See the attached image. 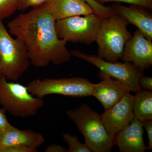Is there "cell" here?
Wrapping results in <instances>:
<instances>
[{
	"mask_svg": "<svg viewBox=\"0 0 152 152\" xmlns=\"http://www.w3.org/2000/svg\"><path fill=\"white\" fill-rule=\"evenodd\" d=\"M56 21L45 3L20 14L8 23L11 34L26 45L30 64L34 66L61 65L71 60L66 42L58 37Z\"/></svg>",
	"mask_w": 152,
	"mask_h": 152,
	"instance_id": "6da1fadb",
	"label": "cell"
},
{
	"mask_svg": "<svg viewBox=\"0 0 152 152\" xmlns=\"http://www.w3.org/2000/svg\"><path fill=\"white\" fill-rule=\"evenodd\" d=\"M67 115L75 124L85 140V144L93 152L111 151L114 139L107 132L101 115L88 104L68 110Z\"/></svg>",
	"mask_w": 152,
	"mask_h": 152,
	"instance_id": "7a4b0ae2",
	"label": "cell"
},
{
	"mask_svg": "<svg viewBox=\"0 0 152 152\" xmlns=\"http://www.w3.org/2000/svg\"><path fill=\"white\" fill-rule=\"evenodd\" d=\"M129 24L116 13L103 19L95 41L99 46V56L110 62L121 59L126 44L132 37L127 29Z\"/></svg>",
	"mask_w": 152,
	"mask_h": 152,
	"instance_id": "3957f363",
	"label": "cell"
},
{
	"mask_svg": "<svg viewBox=\"0 0 152 152\" xmlns=\"http://www.w3.org/2000/svg\"><path fill=\"white\" fill-rule=\"evenodd\" d=\"M0 19V75L16 81L28 69L30 61L26 46L19 38L12 37Z\"/></svg>",
	"mask_w": 152,
	"mask_h": 152,
	"instance_id": "277c9868",
	"label": "cell"
},
{
	"mask_svg": "<svg viewBox=\"0 0 152 152\" xmlns=\"http://www.w3.org/2000/svg\"><path fill=\"white\" fill-rule=\"evenodd\" d=\"M45 104L43 99L34 96L27 86L9 82L0 75V104L14 116L27 118L35 115Z\"/></svg>",
	"mask_w": 152,
	"mask_h": 152,
	"instance_id": "5b68a950",
	"label": "cell"
},
{
	"mask_svg": "<svg viewBox=\"0 0 152 152\" xmlns=\"http://www.w3.org/2000/svg\"><path fill=\"white\" fill-rule=\"evenodd\" d=\"M95 84L84 78L35 79L28 84L29 92L34 96L43 99L48 95L58 94L83 97L91 96Z\"/></svg>",
	"mask_w": 152,
	"mask_h": 152,
	"instance_id": "8992f818",
	"label": "cell"
},
{
	"mask_svg": "<svg viewBox=\"0 0 152 152\" xmlns=\"http://www.w3.org/2000/svg\"><path fill=\"white\" fill-rule=\"evenodd\" d=\"M103 19L92 13L56 20L58 37L67 43L91 45L96 41Z\"/></svg>",
	"mask_w": 152,
	"mask_h": 152,
	"instance_id": "52a82bcc",
	"label": "cell"
},
{
	"mask_svg": "<svg viewBox=\"0 0 152 152\" xmlns=\"http://www.w3.org/2000/svg\"><path fill=\"white\" fill-rule=\"evenodd\" d=\"M72 56L76 57L92 64L100 71L101 73L108 75L124 85L130 91L135 93L141 90L140 85V78L144 75V70L132 63L107 61L100 57L89 55L78 50L71 51Z\"/></svg>",
	"mask_w": 152,
	"mask_h": 152,
	"instance_id": "ba28073f",
	"label": "cell"
},
{
	"mask_svg": "<svg viewBox=\"0 0 152 152\" xmlns=\"http://www.w3.org/2000/svg\"><path fill=\"white\" fill-rule=\"evenodd\" d=\"M46 140L32 130H21L11 124L0 134V152H37Z\"/></svg>",
	"mask_w": 152,
	"mask_h": 152,
	"instance_id": "9c48e42d",
	"label": "cell"
},
{
	"mask_svg": "<svg viewBox=\"0 0 152 152\" xmlns=\"http://www.w3.org/2000/svg\"><path fill=\"white\" fill-rule=\"evenodd\" d=\"M134 96L127 93L118 102L105 110L101 115L108 134L114 139L115 135L129 124L134 118L133 104Z\"/></svg>",
	"mask_w": 152,
	"mask_h": 152,
	"instance_id": "30bf717a",
	"label": "cell"
},
{
	"mask_svg": "<svg viewBox=\"0 0 152 152\" xmlns=\"http://www.w3.org/2000/svg\"><path fill=\"white\" fill-rule=\"evenodd\" d=\"M121 59L144 70L152 65V42L137 29L125 45Z\"/></svg>",
	"mask_w": 152,
	"mask_h": 152,
	"instance_id": "8fae6325",
	"label": "cell"
},
{
	"mask_svg": "<svg viewBox=\"0 0 152 152\" xmlns=\"http://www.w3.org/2000/svg\"><path fill=\"white\" fill-rule=\"evenodd\" d=\"M143 127L141 122L134 117L129 124L117 133L114 144L120 152H144L147 150L144 143Z\"/></svg>",
	"mask_w": 152,
	"mask_h": 152,
	"instance_id": "7c38bea8",
	"label": "cell"
},
{
	"mask_svg": "<svg viewBox=\"0 0 152 152\" xmlns=\"http://www.w3.org/2000/svg\"><path fill=\"white\" fill-rule=\"evenodd\" d=\"M99 75L103 80L99 83L95 84L91 96L96 98L106 110L130 91L121 83L113 80L108 75L101 73Z\"/></svg>",
	"mask_w": 152,
	"mask_h": 152,
	"instance_id": "4fadbf2b",
	"label": "cell"
},
{
	"mask_svg": "<svg viewBox=\"0 0 152 152\" xmlns=\"http://www.w3.org/2000/svg\"><path fill=\"white\" fill-rule=\"evenodd\" d=\"M110 7L129 24L135 26L148 39L152 41V14L149 10L133 5L125 7L118 3Z\"/></svg>",
	"mask_w": 152,
	"mask_h": 152,
	"instance_id": "5bb4252c",
	"label": "cell"
},
{
	"mask_svg": "<svg viewBox=\"0 0 152 152\" xmlns=\"http://www.w3.org/2000/svg\"><path fill=\"white\" fill-rule=\"evenodd\" d=\"M45 3L56 20L95 13L85 0H47Z\"/></svg>",
	"mask_w": 152,
	"mask_h": 152,
	"instance_id": "9a60e30c",
	"label": "cell"
},
{
	"mask_svg": "<svg viewBox=\"0 0 152 152\" xmlns=\"http://www.w3.org/2000/svg\"><path fill=\"white\" fill-rule=\"evenodd\" d=\"M134 117L141 122L152 120V93L141 90L136 93L133 104Z\"/></svg>",
	"mask_w": 152,
	"mask_h": 152,
	"instance_id": "2e32d148",
	"label": "cell"
},
{
	"mask_svg": "<svg viewBox=\"0 0 152 152\" xmlns=\"http://www.w3.org/2000/svg\"><path fill=\"white\" fill-rule=\"evenodd\" d=\"M63 139L67 145L68 152H92L85 143L80 141L77 136L65 133L63 135Z\"/></svg>",
	"mask_w": 152,
	"mask_h": 152,
	"instance_id": "e0dca14e",
	"label": "cell"
},
{
	"mask_svg": "<svg viewBox=\"0 0 152 152\" xmlns=\"http://www.w3.org/2000/svg\"><path fill=\"white\" fill-rule=\"evenodd\" d=\"M18 0H0V19L8 18L18 10Z\"/></svg>",
	"mask_w": 152,
	"mask_h": 152,
	"instance_id": "ac0fdd59",
	"label": "cell"
},
{
	"mask_svg": "<svg viewBox=\"0 0 152 152\" xmlns=\"http://www.w3.org/2000/svg\"><path fill=\"white\" fill-rule=\"evenodd\" d=\"M92 8L94 12L99 16L102 18H107L115 14L116 12L110 6L105 7L99 4L95 0H85Z\"/></svg>",
	"mask_w": 152,
	"mask_h": 152,
	"instance_id": "d6986e66",
	"label": "cell"
},
{
	"mask_svg": "<svg viewBox=\"0 0 152 152\" xmlns=\"http://www.w3.org/2000/svg\"><path fill=\"white\" fill-rule=\"evenodd\" d=\"M97 2L104 5V4L111 2L127 3L131 5L139 6L152 10V0H95Z\"/></svg>",
	"mask_w": 152,
	"mask_h": 152,
	"instance_id": "ffe728a7",
	"label": "cell"
},
{
	"mask_svg": "<svg viewBox=\"0 0 152 152\" xmlns=\"http://www.w3.org/2000/svg\"><path fill=\"white\" fill-rule=\"evenodd\" d=\"M47 0H18V10H24L30 7L35 8L45 4Z\"/></svg>",
	"mask_w": 152,
	"mask_h": 152,
	"instance_id": "44dd1931",
	"label": "cell"
},
{
	"mask_svg": "<svg viewBox=\"0 0 152 152\" xmlns=\"http://www.w3.org/2000/svg\"><path fill=\"white\" fill-rule=\"evenodd\" d=\"M6 110L4 109H0V134L5 130L11 124L6 116Z\"/></svg>",
	"mask_w": 152,
	"mask_h": 152,
	"instance_id": "7402d4cb",
	"label": "cell"
},
{
	"mask_svg": "<svg viewBox=\"0 0 152 152\" xmlns=\"http://www.w3.org/2000/svg\"><path fill=\"white\" fill-rule=\"evenodd\" d=\"M143 127L146 131L148 140V146L147 147V150L152 149V121H147L142 122Z\"/></svg>",
	"mask_w": 152,
	"mask_h": 152,
	"instance_id": "603a6c76",
	"label": "cell"
},
{
	"mask_svg": "<svg viewBox=\"0 0 152 152\" xmlns=\"http://www.w3.org/2000/svg\"><path fill=\"white\" fill-rule=\"evenodd\" d=\"M140 85L141 88L148 91L152 90V78L149 76L143 75L140 80Z\"/></svg>",
	"mask_w": 152,
	"mask_h": 152,
	"instance_id": "cb8c5ba5",
	"label": "cell"
},
{
	"mask_svg": "<svg viewBox=\"0 0 152 152\" xmlns=\"http://www.w3.org/2000/svg\"><path fill=\"white\" fill-rule=\"evenodd\" d=\"M45 152H68V150L65 147L59 145L51 144L48 146L45 150Z\"/></svg>",
	"mask_w": 152,
	"mask_h": 152,
	"instance_id": "d4e9b609",
	"label": "cell"
}]
</instances>
